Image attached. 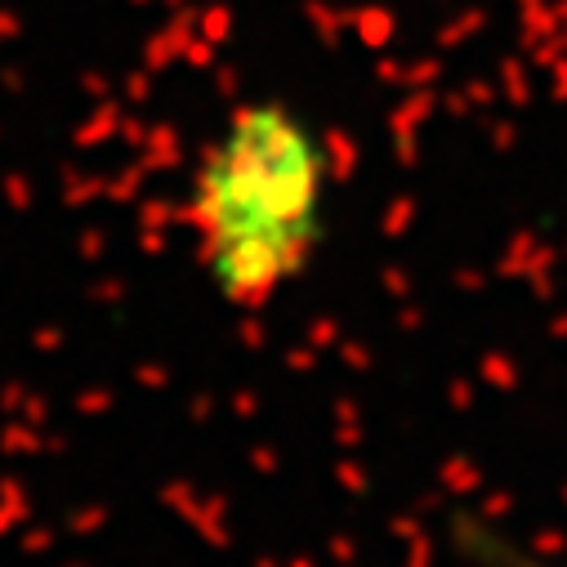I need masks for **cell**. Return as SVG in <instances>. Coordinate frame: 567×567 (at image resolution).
I'll use <instances>...</instances> for the list:
<instances>
[{
    "label": "cell",
    "instance_id": "1",
    "mask_svg": "<svg viewBox=\"0 0 567 567\" xmlns=\"http://www.w3.org/2000/svg\"><path fill=\"white\" fill-rule=\"evenodd\" d=\"M340 197L331 130L287 94L237 99L197 144L184 228L206 291L259 313L318 264Z\"/></svg>",
    "mask_w": 567,
    "mask_h": 567
}]
</instances>
